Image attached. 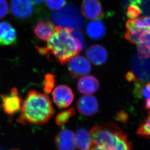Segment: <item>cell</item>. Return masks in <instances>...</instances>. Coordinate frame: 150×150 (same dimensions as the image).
<instances>
[{
  "label": "cell",
  "mask_w": 150,
  "mask_h": 150,
  "mask_svg": "<svg viewBox=\"0 0 150 150\" xmlns=\"http://www.w3.org/2000/svg\"><path fill=\"white\" fill-rule=\"evenodd\" d=\"M71 29L56 26L45 47H36L40 54L48 59L52 56L61 64H67L71 58L80 52L71 34Z\"/></svg>",
  "instance_id": "obj_1"
},
{
  "label": "cell",
  "mask_w": 150,
  "mask_h": 150,
  "mask_svg": "<svg viewBox=\"0 0 150 150\" xmlns=\"http://www.w3.org/2000/svg\"><path fill=\"white\" fill-rule=\"evenodd\" d=\"M54 114L52 103L47 95L30 90L23 102L18 122L23 124H45Z\"/></svg>",
  "instance_id": "obj_2"
},
{
  "label": "cell",
  "mask_w": 150,
  "mask_h": 150,
  "mask_svg": "<svg viewBox=\"0 0 150 150\" xmlns=\"http://www.w3.org/2000/svg\"><path fill=\"white\" fill-rule=\"evenodd\" d=\"M90 134L92 143L106 150H132V145L127 136L113 122L95 125Z\"/></svg>",
  "instance_id": "obj_3"
},
{
  "label": "cell",
  "mask_w": 150,
  "mask_h": 150,
  "mask_svg": "<svg viewBox=\"0 0 150 150\" xmlns=\"http://www.w3.org/2000/svg\"><path fill=\"white\" fill-rule=\"evenodd\" d=\"M82 12L74 4H68L52 13L51 21L56 26L79 30L85 24Z\"/></svg>",
  "instance_id": "obj_4"
},
{
  "label": "cell",
  "mask_w": 150,
  "mask_h": 150,
  "mask_svg": "<svg viewBox=\"0 0 150 150\" xmlns=\"http://www.w3.org/2000/svg\"><path fill=\"white\" fill-rule=\"evenodd\" d=\"M67 64L69 73L74 78L84 76L88 74L91 70L89 61L82 56H74L68 61Z\"/></svg>",
  "instance_id": "obj_5"
},
{
  "label": "cell",
  "mask_w": 150,
  "mask_h": 150,
  "mask_svg": "<svg viewBox=\"0 0 150 150\" xmlns=\"http://www.w3.org/2000/svg\"><path fill=\"white\" fill-rule=\"evenodd\" d=\"M3 110L8 115H13L21 109L23 101L16 88L12 89L10 94L1 96Z\"/></svg>",
  "instance_id": "obj_6"
},
{
  "label": "cell",
  "mask_w": 150,
  "mask_h": 150,
  "mask_svg": "<svg viewBox=\"0 0 150 150\" xmlns=\"http://www.w3.org/2000/svg\"><path fill=\"white\" fill-rule=\"evenodd\" d=\"M52 99L54 104L60 108H67L74 99L72 90L66 85H59L52 91Z\"/></svg>",
  "instance_id": "obj_7"
},
{
  "label": "cell",
  "mask_w": 150,
  "mask_h": 150,
  "mask_svg": "<svg viewBox=\"0 0 150 150\" xmlns=\"http://www.w3.org/2000/svg\"><path fill=\"white\" fill-rule=\"evenodd\" d=\"M33 4L31 0H12V13L15 17L19 19H28L34 12Z\"/></svg>",
  "instance_id": "obj_8"
},
{
  "label": "cell",
  "mask_w": 150,
  "mask_h": 150,
  "mask_svg": "<svg viewBox=\"0 0 150 150\" xmlns=\"http://www.w3.org/2000/svg\"><path fill=\"white\" fill-rule=\"evenodd\" d=\"M98 103L95 96L86 95L78 99L77 108L78 112L84 116H91L95 115L98 111Z\"/></svg>",
  "instance_id": "obj_9"
},
{
  "label": "cell",
  "mask_w": 150,
  "mask_h": 150,
  "mask_svg": "<svg viewBox=\"0 0 150 150\" xmlns=\"http://www.w3.org/2000/svg\"><path fill=\"white\" fill-rule=\"evenodd\" d=\"M132 68L135 76L143 81H150V56L139 58L137 54L132 59Z\"/></svg>",
  "instance_id": "obj_10"
},
{
  "label": "cell",
  "mask_w": 150,
  "mask_h": 150,
  "mask_svg": "<svg viewBox=\"0 0 150 150\" xmlns=\"http://www.w3.org/2000/svg\"><path fill=\"white\" fill-rule=\"evenodd\" d=\"M55 144L58 150H75L76 146L75 134L68 129L61 130L55 136Z\"/></svg>",
  "instance_id": "obj_11"
},
{
  "label": "cell",
  "mask_w": 150,
  "mask_h": 150,
  "mask_svg": "<svg viewBox=\"0 0 150 150\" xmlns=\"http://www.w3.org/2000/svg\"><path fill=\"white\" fill-rule=\"evenodd\" d=\"M81 12L88 20H96L103 15V8L98 0H83L81 4Z\"/></svg>",
  "instance_id": "obj_12"
},
{
  "label": "cell",
  "mask_w": 150,
  "mask_h": 150,
  "mask_svg": "<svg viewBox=\"0 0 150 150\" xmlns=\"http://www.w3.org/2000/svg\"><path fill=\"white\" fill-rule=\"evenodd\" d=\"M17 41V32L14 27L7 21L0 22V46L12 45Z\"/></svg>",
  "instance_id": "obj_13"
},
{
  "label": "cell",
  "mask_w": 150,
  "mask_h": 150,
  "mask_svg": "<svg viewBox=\"0 0 150 150\" xmlns=\"http://www.w3.org/2000/svg\"><path fill=\"white\" fill-rule=\"evenodd\" d=\"M86 57L92 64L100 65L105 64L108 59L106 50L101 45H93L86 50Z\"/></svg>",
  "instance_id": "obj_14"
},
{
  "label": "cell",
  "mask_w": 150,
  "mask_h": 150,
  "mask_svg": "<svg viewBox=\"0 0 150 150\" xmlns=\"http://www.w3.org/2000/svg\"><path fill=\"white\" fill-rule=\"evenodd\" d=\"M99 82L94 76L88 75L81 77L78 81L77 89L81 94L91 95L99 88Z\"/></svg>",
  "instance_id": "obj_15"
},
{
  "label": "cell",
  "mask_w": 150,
  "mask_h": 150,
  "mask_svg": "<svg viewBox=\"0 0 150 150\" xmlns=\"http://www.w3.org/2000/svg\"><path fill=\"white\" fill-rule=\"evenodd\" d=\"M55 27L52 22L48 20H43L35 24L34 34L40 40L47 41L54 33Z\"/></svg>",
  "instance_id": "obj_16"
},
{
  "label": "cell",
  "mask_w": 150,
  "mask_h": 150,
  "mask_svg": "<svg viewBox=\"0 0 150 150\" xmlns=\"http://www.w3.org/2000/svg\"><path fill=\"white\" fill-rule=\"evenodd\" d=\"M76 143L80 150H88L91 148L92 140L89 131L84 128L77 129L76 131Z\"/></svg>",
  "instance_id": "obj_17"
},
{
  "label": "cell",
  "mask_w": 150,
  "mask_h": 150,
  "mask_svg": "<svg viewBox=\"0 0 150 150\" xmlns=\"http://www.w3.org/2000/svg\"><path fill=\"white\" fill-rule=\"evenodd\" d=\"M86 31L88 35L91 39L99 40L105 35V28L103 22L98 20H94L88 24Z\"/></svg>",
  "instance_id": "obj_18"
},
{
  "label": "cell",
  "mask_w": 150,
  "mask_h": 150,
  "mask_svg": "<svg viewBox=\"0 0 150 150\" xmlns=\"http://www.w3.org/2000/svg\"><path fill=\"white\" fill-rule=\"evenodd\" d=\"M134 86V92L136 98H150V82L146 84L142 81L136 82Z\"/></svg>",
  "instance_id": "obj_19"
},
{
  "label": "cell",
  "mask_w": 150,
  "mask_h": 150,
  "mask_svg": "<svg viewBox=\"0 0 150 150\" xmlns=\"http://www.w3.org/2000/svg\"><path fill=\"white\" fill-rule=\"evenodd\" d=\"M75 110L73 108L63 111L57 115L55 122L58 126H63L69 121L71 118L75 115Z\"/></svg>",
  "instance_id": "obj_20"
},
{
  "label": "cell",
  "mask_w": 150,
  "mask_h": 150,
  "mask_svg": "<svg viewBox=\"0 0 150 150\" xmlns=\"http://www.w3.org/2000/svg\"><path fill=\"white\" fill-rule=\"evenodd\" d=\"M137 134L142 137L150 139V111L146 119L139 126Z\"/></svg>",
  "instance_id": "obj_21"
},
{
  "label": "cell",
  "mask_w": 150,
  "mask_h": 150,
  "mask_svg": "<svg viewBox=\"0 0 150 150\" xmlns=\"http://www.w3.org/2000/svg\"><path fill=\"white\" fill-rule=\"evenodd\" d=\"M55 84V78L53 74H48L44 76L43 81V86L44 92L49 94L54 89Z\"/></svg>",
  "instance_id": "obj_22"
},
{
  "label": "cell",
  "mask_w": 150,
  "mask_h": 150,
  "mask_svg": "<svg viewBox=\"0 0 150 150\" xmlns=\"http://www.w3.org/2000/svg\"><path fill=\"white\" fill-rule=\"evenodd\" d=\"M71 34L78 45L80 52H81L85 47V39L83 34L81 31L78 29H71Z\"/></svg>",
  "instance_id": "obj_23"
},
{
  "label": "cell",
  "mask_w": 150,
  "mask_h": 150,
  "mask_svg": "<svg viewBox=\"0 0 150 150\" xmlns=\"http://www.w3.org/2000/svg\"><path fill=\"white\" fill-rule=\"evenodd\" d=\"M134 21L136 26L139 29L150 30V16L135 18Z\"/></svg>",
  "instance_id": "obj_24"
},
{
  "label": "cell",
  "mask_w": 150,
  "mask_h": 150,
  "mask_svg": "<svg viewBox=\"0 0 150 150\" xmlns=\"http://www.w3.org/2000/svg\"><path fill=\"white\" fill-rule=\"evenodd\" d=\"M47 6L51 10L57 11L65 6L66 0H45Z\"/></svg>",
  "instance_id": "obj_25"
},
{
  "label": "cell",
  "mask_w": 150,
  "mask_h": 150,
  "mask_svg": "<svg viewBox=\"0 0 150 150\" xmlns=\"http://www.w3.org/2000/svg\"><path fill=\"white\" fill-rule=\"evenodd\" d=\"M139 31L138 32L132 33L130 31H128L125 34V38L126 40H128L130 43L133 44H136L137 45L139 42V37L142 31Z\"/></svg>",
  "instance_id": "obj_26"
},
{
  "label": "cell",
  "mask_w": 150,
  "mask_h": 150,
  "mask_svg": "<svg viewBox=\"0 0 150 150\" xmlns=\"http://www.w3.org/2000/svg\"><path fill=\"white\" fill-rule=\"evenodd\" d=\"M141 13L139 7L136 4H131L128 7L127 16L130 19L137 18Z\"/></svg>",
  "instance_id": "obj_27"
},
{
  "label": "cell",
  "mask_w": 150,
  "mask_h": 150,
  "mask_svg": "<svg viewBox=\"0 0 150 150\" xmlns=\"http://www.w3.org/2000/svg\"><path fill=\"white\" fill-rule=\"evenodd\" d=\"M9 6L6 0H0V20L4 18L8 13Z\"/></svg>",
  "instance_id": "obj_28"
},
{
  "label": "cell",
  "mask_w": 150,
  "mask_h": 150,
  "mask_svg": "<svg viewBox=\"0 0 150 150\" xmlns=\"http://www.w3.org/2000/svg\"><path fill=\"white\" fill-rule=\"evenodd\" d=\"M116 119L122 123H126L128 119V115L125 111L122 110L117 114Z\"/></svg>",
  "instance_id": "obj_29"
},
{
  "label": "cell",
  "mask_w": 150,
  "mask_h": 150,
  "mask_svg": "<svg viewBox=\"0 0 150 150\" xmlns=\"http://www.w3.org/2000/svg\"><path fill=\"white\" fill-rule=\"evenodd\" d=\"M126 79L128 81L132 82L137 81V78L132 72H128L126 75Z\"/></svg>",
  "instance_id": "obj_30"
},
{
  "label": "cell",
  "mask_w": 150,
  "mask_h": 150,
  "mask_svg": "<svg viewBox=\"0 0 150 150\" xmlns=\"http://www.w3.org/2000/svg\"><path fill=\"white\" fill-rule=\"evenodd\" d=\"M88 150H108L103 147L102 146H99L93 143H91V148Z\"/></svg>",
  "instance_id": "obj_31"
},
{
  "label": "cell",
  "mask_w": 150,
  "mask_h": 150,
  "mask_svg": "<svg viewBox=\"0 0 150 150\" xmlns=\"http://www.w3.org/2000/svg\"><path fill=\"white\" fill-rule=\"evenodd\" d=\"M34 4H41L44 3L45 0H31Z\"/></svg>",
  "instance_id": "obj_32"
},
{
  "label": "cell",
  "mask_w": 150,
  "mask_h": 150,
  "mask_svg": "<svg viewBox=\"0 0 150 150\" xmlns=\"http://www.w3.org/2000/svg\"><path fill=\"white\" fill-rule=\"evenodd\" d=\"M145 108L150 110V98L146 100V104H145Z\"/></svg>",
  "instance_id": "obj_33"
}]
</instances>
